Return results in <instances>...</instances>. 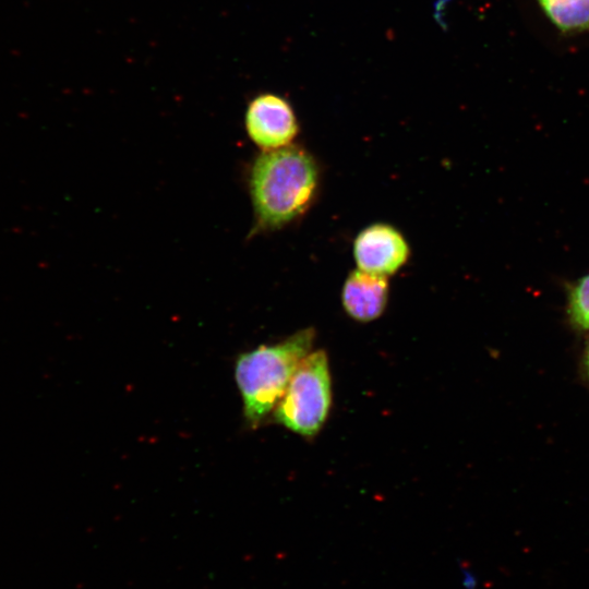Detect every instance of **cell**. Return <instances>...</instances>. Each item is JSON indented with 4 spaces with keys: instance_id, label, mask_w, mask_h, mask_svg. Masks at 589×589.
<instances>
[{
    "instance_id": "1",
    "label": "cell",
    "mask_w": 589,
    "mask_h": 589,
    "mask_svg": "<svg viewBox=\"0 0 589 589\" xmlns=\"http://www.w3.org/2000/svg\"><path fill=\"white\" fill-rule=\"evenodd\" d=\"M320 167L303 147L262 151L248 172L254 223L250 237L281 229L301 217L314 202Z\"/></svg>"
},
{
    "instance_id": "2",
    "label": "cell",
    "mask_w": 589,
    "mask_h": 589,
    "mask_svg": "<svg viewBox=\"0 0 589 589\" xmlns=\"http://www.w3.org/2000/svg\"><path fill=\"white\" fill-rule=\"evenodd\" d=\"M315 330L306 327L273 345L241 353L235 377L247 422L257 426L277 406L300 362L311 352Z\"/></svg>"
},
{
    "instance_id": "3",
    "label": "cell",
    "mask_w": 589,
    "mask_h": 589,
    "mask_svg": "<svg viewBox=\"0 0 589 589\" xmlns=\"http://www.w3.org/2000/svg\"><path fill=\"white\" fill-rule=\"evenodd\" d=\"M332 406V378L324 350L311 351L298 365L275 407L274 417L288 430L315 436L326 422Z\"/></svg>"
},
{
    "instance_id": "4",
    "label": "cell",
    "mask_w": 589,
    "mask_h": 589,
    "mask_svg": "<svg viewBox=\"0 0 589 589\" xmlns=\"http://www.w3.org/2000/svg\"><path fill=\"white\" fill-rule=\"evenodd\" d=\"M244 127L249 139L262 151L288 146L299 133L291 104L274 93L259 94L249 101Z\"/></svg>"
},
{
    "instance_id": "5",
    "label": "cell",
    "mask_w": 589,
    "mask_h": 589,
    "mask_svg": "<svg viewBox=\"0 0 589 589\" xmlns=\"http://www.w3.org/2000/svg\"><path fill=\"white\" fill-rule=\"evenodd\" d=\"M410 248L395 227L377 223L359 232L353 242V257L359 269L388 277L408 261Z\"/></svg>"
},
{
    "instance_id": "6",
    "label": "cell",
    "mask_w": 589,
    "mask_h": 589,
    "mask_svg": "<svg viewBox=\"0 0 589 589\" xmlns=\"http://www.w3.org/2000/svg\"><path fill=\"white\" fill-rule=\"evenodd\" d=\"M388 279L361 269L352 271L341 290V303L346 313L358 322H371L380 317L388 300Z\"/></svg>"
},
{
    "instance_id": "7",
    "label": "cell",
    "mask_w": 589,
    "mask_h": 589,
    "mask_svg": "<svg viewBox=\"0 0 589 589\" xmlns=\"http://www.w3.org/2000/svg\"><path fill=\"white\" fill-rule=\"evenodd\" d=\"M551 22L564 33L589 29V0H538Z\"/></svg>"
},
{
    "instance_id": "8",
    "label": "cell",
    "mask_w": 589,
    "mask_h": 589,
    "mask_svg": "<svg viewBox=\"0 0 589 589\" xmlns=\"http://www.w3.org/2000/svg\"><path fill=\"white\" fill-rule=\"evenodd\" d=\"M568 313L575 325L589 328V274L581 277L570 289Z\"/></svg>"
},
{
    "instance_id": "9",
    "label": "cell",
    "mask_w": 589,
    "mask_h": 589,
    "mask_svg": "<svg viewBox=\"0 0 589 589\" xmlns=\"http://www.w3.org/2000/svg\"><path fill=\"white\" fill-rule=\"evenodd\" d=\"M586 366H587V371H588V375H589V346H588L587 354H586Z\"/></svg>"
}]
</instances>
